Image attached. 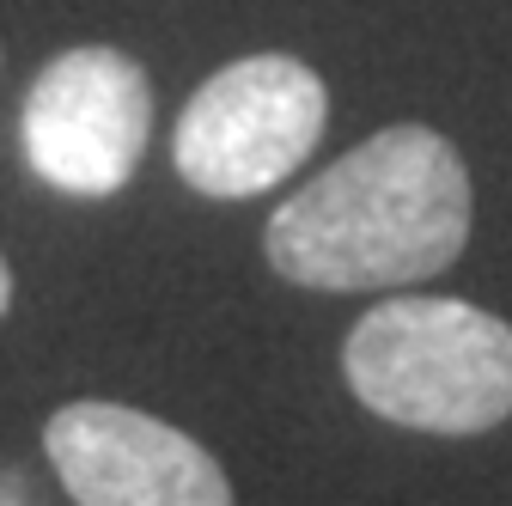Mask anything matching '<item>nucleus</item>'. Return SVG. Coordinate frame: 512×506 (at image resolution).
I'll use <instances>...</instances> for the list:
<instances>
[{"label":"nucleus","instance_id":"obj_1","mask_svg":"<svg viewBox=\"0 0 512 506\" xmlns=\"http://www.w3.org/2000/svg\"><path fill=\"white\" fill-rule=\"evenodd\" d=\"M464 238L470 171L458 147L421 122H397L293 189L263 232V250L293 287L378 293L452 269Z\"/></svg>","mask_w":512,"mask_h":506},{"label":"nucleus","instance_id":"obj_2","mask_svg":"<svg viewBox=\"0 0 512 506\" xmlns=\"http://www.w3.org/2000/svg\"><path fill=\"white\" fill-rule=\"evenodd\" d=\"M342 372L378 421L488 433L512 415V324L464 299L403 293L348 330Z\"/></svg>","mask_w":512,"mask_h":506},{"label":"nucleus","instance_id":"obj_3","mask_svg":"<svg viewBox=\"0 0 512 506\" xmlns=\"http://www.w3.org/2000/svg\"><path fill=\"white\" fill-rule=\"evenodd\" d=\"M330 92L299 55H244L183 104L171 159L189 189L214 202L263 196L324 141Z\"/></svg>","mask_w":512,"mask_h":506},{"label":"nucleus","instance_id":"obj_4","mask_svg":"<svg viewBox=\"0 0 512 506\" xmlns=\"http://www.w3.org/2000/svg\"><path fill=\"white\" fill-rule=\"evenodd\" d=\"M153 135V86L135 55L86 43L55 55L25 92L19 141L61 196H116Z\"/></svg>","mask_w":512,"mask_h":506},{"label":"nucleus","instance_id":"obj_5","mask_svg":"<svg viewBox=\"0 0 512 506\" xmlns=\"http://www.w3.org/2000/svg\"><path fill=\"white\" fill-rule=\"evenodd\" d=\"M43 452L80 506H232V482L183 427L128 403H68Z\"/></svg>","mask_w":512,"mask_h":506},{"label":"nucleus","instance_id":"obj_6","mask_svg":"<svg viewBox=\"0 0 512 506\" xmlns=\"http://www.w3.org/2000/svg\"><path fill=\"white\" fill-rule=\"evenodd\" d=\"M7 305H13V269H7V257H0V318H7Z\"/></svg>","mask_w":512,"mask_h":506}]
</instances>
